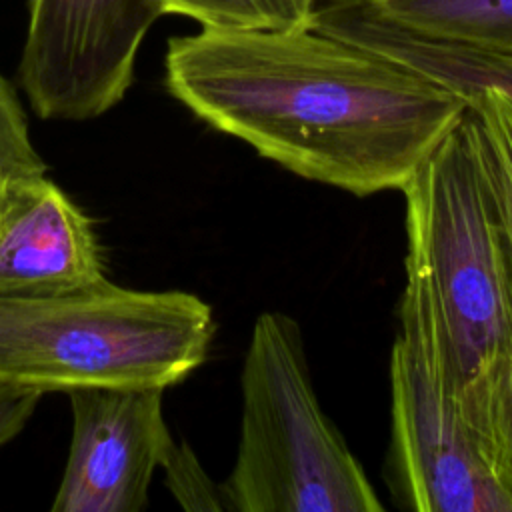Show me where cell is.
Wrapping results in <instances>:
<instances>
[{
	"mask_svg": "<svg viewBox=\"0 0 512 512\" xmlns=\"http://www.w3.org/2000/svg\"><path fill=\"white\" fill-rule=\"evenodd\" d=\"M388 486L416 512H512L504 484L452 396L432 312L406 278L390 354Z\"/></svg>",
	"mask_w": 512,
	"mask_h": 512,
	"instance_id": "obj_5",
	"label": "cell"
},
{
	"mask_svg": "<svg viewBox=\"0 0 512 512\" xmlns=\"http://www.w3.org/2000/svg\"><path fill=\"white\" fill-rule=\"evenodd\" d=\"M422 36L512 56V0H364Z\"/></svg>",
	"mask_w": 512,
	"mask_h": 512,
	"instance_id": "obj_11",
	"label": "cell"
},
{
	"mask_svg": "<svg viewBox=\"0 0 512 512\" xmlns=\"http://www.w3.org/2000/svg\"><path fill=\"white\" fill-rule=\"evenodd\" d=\"M466 98L478 126L484 160L498 202L508 264L510 356L494 420L492 464L512 490V100L490 88L476 90Z\"/></svg>",
	"mask_w": 512,
	"mask_h": 512,
	"instance_id": "obj_10",
	"label": "cell"
},
{
	"mask_svg": "<svg viewBox=\"0 0 512 512\" xmlns=\"http://www.w3.org/2000/svg\"><path fill=\"white\" fill-rule=\"evenodd\" d=\"M72 434L52 512H140L172 434L162 388L68 392Z\"/></svg>",
	"mask_w": 512,
	"mask_h": 512,
	"instance_id": "obj_7",
	"label": "cell"
},
{
	"mask_svg": "<svg viewBox=\"0 0 512 512\" xmlns=\"http://www.w3.org/2000/svg\"><path fill=\"white\" fill-rule=\"evenodd\" d=\"M310 26L402 62L462 96L490 88L512 100V56L410 32L364 0H322Z\"/></svg>",
	"mask_w": 512,
	"mask_h": 512,
	"instance_id": "obj_9",
	"label": "cell"
},
{
	"mask_svg": "<svg viewBox=\"0 0 512 512\" xmlns=\"http://www.w3.org/2000/svg\"><path fill=\"white\" fill-rule=\"evenodd\" d=\"M18 84L42 120L84 122L120 104L158 0H30Z\"/></svg>",
	"mask_w": 512,
	"mask_h": 512,
	"instance_id": "obj_6",
	"label": "cell"
},
{
	"mask_svg": "<svg viewBox=\"0 0 512 512\" xmlns=\"http://www.w3.org/2000/svg\"><path fill=\"white\" fill-rule=\"evenodd\" d=\"M322 0H158L162 14L192 18L204 30L306 28Z\"/></svg>",
	"mask_w": 512,
	"mask_h": 512,
	"instance_id": "obj_12",
	"label": "cell"
},
{
	"mask_svg": "<svg viewBox=\"0 0 512 512\" xmlns=\"http://www.w3.org/2000/svg\"><path fill=\"white\" fill-rule=\"evenodd\" d=\"M168 94L288 172L356 196L404 190L468 98L312 26L172 36Z\"/></svg>",
	"mask_w": 512,
	"mask_h": 512,
	"instance_id": "obj_1",
	"label": "cell"
},
{
	"mask_svg": "<svg viewBox=\"0 0 512 512\" xmlns=\"http://www.w3.org/2000/svg\"><path fill=\"white\" fill-rule=\"evenodd\" d=\"M42 396L44 394L36 390L0 384V446L8 444L24 430Z\"/></svg>",
	"mask_w": 512,
	"mask_h": 512,
	"instance_id": "obj_15",
	"label": "cell"
},
{
	"mask_svg": "<svg viewBox=\"0 0 512 512\" xmlns=\"http://www.w3.org/2000/svg\"><path fill=\"white\" fill-rule=\"evenodd\" d=\"M42 172L46 164L32 144L20 98L14 86L0 76V186L12 178Z\"/></svg>",
	"mask_w": 512,
	"mask_h": 512,
	"instance_id": "obj_14",
	"label": "cell"
},
{
	"mask_svg": "<svg viewBox=\"0 0 512 512\" xmlns=\"http://www.w3.org/2000/svg\"><path fill=\"white\" fill-rule=\"evenodd\" d=\"M402 192L406 278L428 300L452 396L492 462L510 356L508 264L498 202L468 106Z\"/></svg>",
	"mask_w": 512,
	"mask_h": 512,
	"instance_id": "obj_2",
	"label": "cell"
},
{
	"mask_svg": "<svg viewBox=\"0 0 512 512\" xmlns=\"http://www.w3.org/2000/svg\"><path fill=\"white\" fill-rule=\"evenodd\" d=\"M106 278L92 220L46 172L0 186V298L52 296Z\"/></svg>",
	"mask_w": 512,
	"mask_h": 512,
	"instance_id": "obj_8",
	"label": "cell"
},
{
	"mask_svg": "<svg viewBox=\"0 0 512 512\" xmlns=\"http://www.w3.org/2000/svg\"><path fill=\"white\" fill-rule=\"evenodd\" d=\"M240 440L222 480L230 512H380L382 502L322 410L300 324L254 320L242 374Z\"/></svg>",
	"mask_w": 512,
	"mask_h": 512,
	"instance_id": "obj_4",
	"label": "cell"
},
{
	"mask_svg": "<svg viewBox=\"0 0 512 512\" xmlns=\"http://www.w3.org/2000/svg\"><path fill=\"white\" fill-rule=\"evenodd\" d=\"M212 308L184 290L108 278L72 292L0 298V384L48 392L170 388L208 358Z\"/></svg>",
	"mask_w": 512,
	"mask_h": 512,
	"instance_id": "obj_3",
	"label": "cell"
},
{
	"mask_svg": "<svg viewBox=\"0 0 512 512\" xmlns=\"http://www.w3.org/2000/svg\"><path fill=\"white\" fill-rule=\"evenodd\" d=\"M160 468L164 472V484L174 500L190 512H230L222 490V482L216 484L198 456L186 440L174 436L164 448Z\"/></svg>",
	"mask_w": 512,
	"mask_h": 512,
	"instance_id": "obj_13",
	"label": "cell"
}]
</instances>
